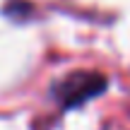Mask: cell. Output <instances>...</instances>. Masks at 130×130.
<instances>
[{
    "label": "cell",
    "mask_w": 130,
    "mask_h": 130,
    "mask_svg": "<svg viewBox=\"0 0 130 130\" xmlns=\"http://www.w3.org/2000/svg\"><path fill=\"white\" fill-rule=\"evenodd\" d=\"M106 84L108 82L101 72L79 70V72H70L68 77H63L60 82L53 84V96L63 108H77L92 99H96L99 94H104Z\"/></svg>",
    "instance_id": "cell-1"
}]
</instances>
